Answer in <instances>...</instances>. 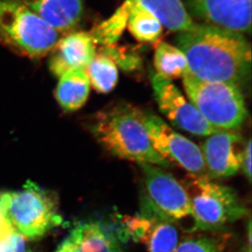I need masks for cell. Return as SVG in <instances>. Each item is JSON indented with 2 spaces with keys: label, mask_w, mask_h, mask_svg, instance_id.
Here are the masks:
<instances>
[{
  "label": "cell",
  "mask_w": 252,
  "mask_h": 252,
  "mask_svg": "<svg viewBox=\"0 0 252 252\" xmlns=\"http://www.w3.org/2000/svg\"><path fill=\"white\" fill-rule=\"evenodd\" d=\"M176 40L197 79L238 85L250 74V43L242 33L197 23Z\"/></svg>",
  "instance_id": "6da1fadb"
},
{
  "label": "cell",
  "mask_w": 252,
  "mask_h": 252,
  "mask_svg": "<svg viewBox=\"0 0 252 252\" xmlns=\"http://www.w3.org/2000/svg\"><path fill=\"white\" fill-rule=\"evenodd\" d=\"M90 130L108 152L121 159L167 169L172 164L154 149L143 123V112L119 105L95 114Z\"/></svg>",
  "instance_id": "7a4b0ae2"
},
{
  "label": "cell",
  "mask_w": 252,
  "mask_h": 252,
  "mask_svg": "<svg viewBox=\"0 0 252 252\" xmlns=\"http://www.w3.org/2000/svg\"><path fill=\"white\" fill-rule=\"evenodd\" d=\"M0 212L29 242L39 239L63 222L56 196L31 181L17 190L1 192Z\"/></svg>",
  "instance_id": "3957f363"
},
{
  "label": "cell",
  "mask_w": 252,
  "mask_h": 252,
  "mask_svg": "<svg viewBox=\"0 0 252 252\" xmlns=\"http://www.w3.org/2000/svg\"><path fill=\"white\" fill-rule=\"evenodd\" d=\"M190 202V232H217L248 215L233 189L207 176L188 175L182 182Z\"/></svg>",
  "instance_id": "277c9868"
},
{
  "label": "cell",
  "mask_w": 252,
  "mask_h": 252,
  "mask_svg": "<svg viewBox=\"0 0 252 252\" xmlns=\"http://www.w3.org/2000/svg\"><path fill=\"white\" fill-rule=\"evenodd\" d=\"M183 85L191 104L212 126L231 131L244 124L248 112L238 85L203 81L190 73L184 77Z\"/></svg>",
  "instance_id": "5b68a950"
},
{
  "label": "cell",
  "mask_w": 252,
  "mask_h": 252,
  "mask_svg": "<svg viewBox=\"0 0 252 252\" xmlns=\"http://www.w3.org/2000/svg\"><path fill=\"white\" fill-rule=\"evenodd\" d=\"M0 38L17 53L41 57L53 50L59 33L20 0H0Z\"/></svg>",
  "instance_id": "8992f818"
},
{
  "label": "cell",
  "mask_w": 252,
  "mask_h": 252,
  "mask_svg": "<svg viewBox=\"0 0 252 252\" xmlns=\"http://www.w3.org/2000/svg\"><path fill=\"white\" fill-rule=\"evenodd\" d=\"M143 175L140 216L171 223L191 217L190 202L183 184L165 168L139 164Z\"/></svg>",
  "instance_id": "52a82bcc"
},
{
  "label": "cell",
  "mask_w": 252,
  "mask_h": 252,
  "mask_svg": "<svg viewBox=\"0 0 252 252\" xmlns=\"http://www.w3.org/2000/svg\"><path fill=\"white\" fill-rule=\"evenodd\" d=\"M143 123L153 147L163 158L189 175L207 176L202 151L195 143L174 131L155 114L143 112Z\"/></svg>",
  "instance_id": "ba28073f"
},
{
  "label": "cell",
  "mask_w": 252,
  "mask_h": 252,
  "mask_svg": "<svg viewBox=\"0 0 252 252\" xmlns=\"http://www.w3.org/2000/svg\"><path fill=\"white\" fill-rule=\"evenodd\" d=\"M153 89L160 111L178 128L194 136H209L220 131L212 126L172 82L153 74Z\"/></svg>",
  "instance_id": "9c48e42d"
},
{
  "label": "cell",
  "mask_w": 252,
  "mask_h": 252,
  "mask_svg": "<svg viewBox=\"0 0 252 252\" xmlns=\"http://www.w3.org/2000/svg\"><path fill=\"white\" fill-rule=\"evenodd\" d=\"M188 12L202 24L238 33H250L252 0H185Z\"/></svg>",
  "instance_id": "30bf717a"
},
{
  "label": "cell",
  "mask_w": 252,
  "mask_h": 252,
  "mask_svg": "<svg viewBox=\"0 0 252 252\" xmlns=\"http://www.w3.org/2000/svg\"><path fill=\"white\" fill-rule=\"evenodd\" d=\"M125 233L99 220L77 223L53 252H125Z\"/></svg>",
  "instance_id": "8fae6325"
},
{
  "label": "cell",
  "mask_w": 252,
  "mask_h": 252,
  "mask_svg": "<svg viewBox=\"0 0 252 252\" xmlns=\"http://www.w3.org/2000/svg\"><path fill=\"white\" fill-rule=\"evenodd\" d=\"M242 145V136L233 131L220 130L209 136L200 148L207 177L215 181L238 173L244 148Z\"/></svg>",
  "instance_id": "7c38bea8"
},
{
  "label": "cell",
  "mask_w": 252,
  "mask_h": 252,
  "mask_svg": "<svg viewBox=\"0 0 252 252\" xmlns=\"http://www.w3.org/2000/svg\"><path fill=\"white\" fill-rule=\"evenodd\" d=\"M51 53L49 68L60 78L73 69H86L95 57V44L89 33L74 32L58 39Z\"/></svg>",
  "instance_id": "4fadbf2b"
},
{
  "label": "cell",
  "mask_w": 252,
  "mask_h": 252,
  "mask_svg": "<svg viewBox=\"0 0 252 252\" xmlns=\"http://www.w3.org/2000/svg\"><path fill=\"white\" fill-rule=\"evenodd\" d=\"M59 32L71 31L84 13V0H20Z\"/></svg>",
  "instance_id": "5bb4252c"
},
{
  "label": "cell",
  "mask_w": 252,
  "mask_h": 252,
  "mask_svg": "<svg viewBox=\"0 0 252 252\" xmlns=\"http://www.w3.org/2000/svg\"><path fill=\"white\" fill-rule=\"evenodd\" d=\"M90 80L86 69H73L60 77L56 91L62 110L74 112L83 107L90 93Z\"/></svg>",
  "instance_id": "9a60e30c"
},
{
  "label": "cell",
  "mask_w": 252,
  "mask_h": 252,
  "mask_svg": "<svg viewBox=\"0 0 252 252\" xmlns=\"http://www.w3.org/2000/svg\"><path fill=\"white\" fill-rule=\"evenodd\" d=\"M170 31L188 32L197 23L193 21L182 0H136Z\"/></svg>",
  "instance_id": "2e32d148"
},
{
  "label": "cell",
  "mask_w": 252,
  "mask_h": 252,
  "mask_svg": "<svg viewBox=\"0 0 252 252\" xmlns=\"http://www.w3.org/2000/svg\"><path fill=\"white\" fill-rule=\"evenodd\" d=\"M155 68L158 75L170 81L190 73L185 53L165 42L158 43L155 48Z\"/></svg>",
  "instance_id": "e0dca14e"
},
{
  "label": "cell",
  "mask_w": 252,
  "mask_h": 252,
  "mask_svg": "<svg viewBox=\"0 0 252 252\" xmlns=\"http://www.w3.org/2000/svg\"><path fill=\"white\" fill-rule=\"evenodd\" d=\"M127 28L134 38L140 43H154L162 33L158 20L136 0H130Z\"/></svg>",
  "instance_id": "ac0fdd59"
},
{
  "label": "cell",
  "mask_w": 252,
  "mask_h": 252,
  "mask_svg": "<svg viewBox=\"0 0 252 252\" xmlns=\"http://www.w3.org/2000/svg\"><path fill=\"white\" fill-rule=\"evenodd\" d=\"M130 6V0H125L109 19L92 29L88 33L94 44L109 46L118 42L127 26Z\"/></svg>",
  "instance_id": "d6986e66"
},
{
  "label": "cell",
  "mask_w": 252,
  "mask_h": 252,
  "mask_svg": "<svg viewBox=\"0 0 252 252\" xmlns=\"http://www.w3.org/2000/svg\"><path fill=\"white\" fill-rule=\"evenodd\" d=\"M91 85L96 92L109 93L119 80L118 66L111 58L102 53L95 54L86 68Z\"/></svg>",
  "instance_id": "ffe728a7"
},
{
  "label": "cell",
  "mask_w": 252,
  "mask_h": 252,
  "mask_svg": "<svg viewBox=\"0 0 252 252\" xmlns=\"http://www.w3.org/2000/svg\"><path fill=\"white\" fill-rule=\"evenodd\" d=\"M228 240V233L220 231L191 236L181 241L175 252H224Z\"/></svg>",
  "instance_id": "44dd1931"
},
{
  "label": "cell",
  "mask_w": 252,
  "mask_h": 252,
  "mask_svg": "<svg viewBox=\"0 0 252 252\" xmlns=\"http://www.w3.org/2000/svg\"><path fill=\"white\" fill-rule=\"evenodd\" d=\"M179 243L178 229L168 221L156 222L145 242L148 252H175Z\"/></svg>",
  "instance_id": "7402d4cb"
},
{
  "label": "cell",
  "mask_w": 252,
  "mask_h": 252,
  "mask_svg": "<svg viewBox=\"0 0 252 252\" xmlns=\"http://www.w3.org/2000/svg\"><path fill=\"white\" fill-rule=\"evenodd\" d=\"M0 252H31L29 241L17 233L0 212Z\"/></svg>",
  "instance_id": "603a6c76"
},
{
  "label": "cell",
  "mask_w": 252,
  "mask_h": 252,
  "mask_svg": "<svg viewBox=\"0 0 252 252\" xmlns=\"http://www.w3.org/2000/svg\"><path fill=\"white\" fill-rule=\"evenodd\" d=\"M100 53L111 58L117 65L119 64L125 71H134L141 65L140 57L136 53L118 47L116 44L103 46L100 49Z\"/></svg>",
  "instance_id": "cb8c5ba5"
},
{
  "label": "cell",
  "mask_w": 252,
  "mask_h": 252,
  "mask_svg": "<svg viewBox=\"0 0 252 252\" xmlns=\"http://www.w3.org/2000/svg\"><path fill=\"white\" fill-rule=\"evenodd\" d=\"M252 140L249 139L243 148L241 169L250 183L252 182Z\"/></svg>",
  "instance_id": "d4e9b609"
},
{
  "label": "cell",
  "mask_w": 252,
  "mask_h": 252,
  "mask_svg": "<svg viewBox=\"0 0 252 252\" xmlns=\"http://www.w3.org/2000/svg\"><path fill=\"white\" fill-rule=\"evenodd\" d=\"M246 252H252V248H248V249H247Z\"/></svg>",
  "instance_id": "484cf974"
}]
</instances>
